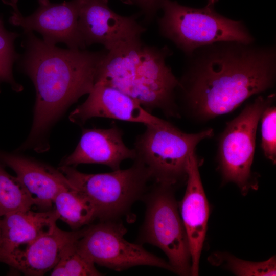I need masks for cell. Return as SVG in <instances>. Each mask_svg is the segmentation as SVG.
<instances>
[{"label": "cell", "instance_id": "6", "mask_svg": "<svg viewBox=\"0 0 276 276\" xmlns=\"http://www.w3.org/2000/svg\"><path fill=\"white\" fill-rule=\"evenodd\" d=\"M146 127L134 144L136 158L147 166L156 183L171 186L187 179L190 154L201 141L214 135L212 129L186 133L164 120Z\"/></svg>", "mask_w": 276, "mask_h": 276}, {"label": "cell", "instance_id": "18", "mask_svg": "<svg viewBox=\"0 0 276 276\" xmlns=\"http://www.w3.org/2000/svg\"><path fill=\"white\" fill-rule=\"evenodd\" d=\"M53 205L58 219L73 230L79 229L96 218L95 208L91 201L75 188L60 192L55 197Z\"/></svg>", "mask_w": 276, "mask_h": 276}, {"label": "cell", "instance_id": "9", "mask_svg": "<svg viewBox=\"0 0 276 276\" xmlns=\"http://www.w3.org/2000/svg\"><path fill=\"white\" fill-rule=\"evenodd\" d=\"M126 229L116 221H101L87 226L77 241L80 249L94 263L116 271L147 265L173 272L171 265L147 251L141 244L126 240Z\"/></svg>", "mask_w": 276, "mask_h": 276}, {"label": "cell", "instance_id": "14", "mask_svg": "<svg viewBox=\"0 0 276 276\" xmlns=\"http://www.w3.org/2000/svg\"><path fill=\"white\" fill-rule=\"evenodd\" d=\"M123 134L116 125L107 129H83L75 149L62 159L61 166L96 164L107 166L112 170L120 169L123 161L136 157L134 149L125 144Z\"/></svg>", "mask_w": 276, "mask_h": 276}, {"label": "cell", "instance_id": "12", "mask_svg": "<svg viewBox=\"0 0 276 276\" xmlns=\"http://www.w3.org/2000/svg\"><path fill=\"white\" fill-rule=\"evenodd\" d=\"M93 118H105L145 126L163 121L147 111L136 100L123 92L100 82L95 84L86 100L69 115L70 121L82 125Z\"/></svg>", "mask_w": 276, "mask_h": 276}, {"label": "cell", "instance_id": "7", "mask_svg": "<svg viewBox=\"0 0 276 276\" xmlns=\"http://www.w3.org/2000/svg\"><path fill=\"white\" fill-rule=\"evenodd\" d=\"M173 186L156 183L144 199L146 210L139 238L167 255L173 272L191 274V255L187 233L178 212Z\"/></svg>", "mask_w": 276, "mask_h": 276}, {"label": "cell", "instance_id": "19", "mask_svg": "<svg viewBox=\"0 0 276 276\" xmlns=\"http://www.w3.org/2000/svg\"><path fill=\"white\" fill-rule=\"evenodd\" d=\"M0 160V217L35 205L30 193L17 176L9 174Z\"/></svg>", "mask_w": 276, "mask_h": 276}, {"label": "cell", "instance_id": "11", "mask_svg": "<svg viewBox=\"0 0 276 276\" xmlns=\"http://www.w3.org/2000/svg\"><path fill=\"white\" fill-rule=\"evenodd\" d=\"M78 27L86 46L99 43L109 51L141 37L146 28L137 16H124L112 10L102 0H78Z\"/></svg>", "mask_w": 276, "mask_h": 276}, {"label": "cell", "instance_id": "13", "mask_svg": "<svg viewBox=\"0 0 276 276\" xmlns=\"http://www.w3.org/2000/svg\"><path fill=\"white\" fill-rule=\"evenodd\" d=\"M186 179V190L181 203V218L189 242L191 259V274L198 275L209 208L199 172V162L195 150L188 157Z\"/></svg>", "mask_w": 276, "mask_h": 276}, {"label": "cell", "instance_id": "4", "mask_svg": "<svg viewBox=\"0 0 276 276\" xmlns=\"http://www.w3.org/2000/svg\"><path fill=\"white\" fill-rule=\"evenodd\" d=\"M218 0H208L205 7L194 8L176 1L164 0L159 32L188 55L200 48L221 42L252 44L254 39L244 24L218 14Z\"/></svg>", "mask_w": 276, "mask_h": 276}, {"label": "cell", "instance_id": "10", "mask_svg": "<svg viewBox=\"0 0 276 276\" xmlns=\"http://www.w3.org/2000/svg\"><path fill=\"white\" fill-rule=\"evenodd\" d=\"M13 11L9 22L21 27L25 33H39L48 44L65 43L69 49H85L86 45L78 27V0L54 4L49 0H38L39 7L31 15L22 16L17 0H3Z\"/></svg>", "mask_w": 276, "mask_h": 276}, {"label": "cell", "instance_id": "2", "mask_svg": "<svg viewBox=\"0 0 276 276\" xmlns=\"http://www.w3.org/2000/svg\"><path fill=\"white\" fill-rule=\"evenodd\" d=\"M25 34V52L19 67L32 81L36 99L30 132L16 151L43 153L50 149L53 126L72 104L92 91L106 50L63 49L47 43L32 32Z\"/></svg>", "mask_w": 276, "mask_h": 276}, {"label": "cell", "instance_id": "26", "mask_svg": "<svg viewBox=\"0 0 276 276\" xmlns=\"http://www.w3.org/2000/svg\"><path fill=\"white\" fill-rule=\"evenodd\" d=\"M102 1H103V2H104L106 3H108V0H102Z\"/></svg>", "mask_w": 276, "mask_h": 276}, {"label": "cell", "instance_id": "17", "mask_svg": "<svg viewBox=\"0 0 276 276\" xmlns=\"http://www.w3.org/2000/svg\"><path fill=\"white\" fill-rule=\"evenodd\" d=\"M0 262L22 245L32 242L56 226L58 216L53 209L34 212L30 209L10 213L2 217Z\"/></svg>", "mask_w": 276, "mask_h": 276}, {"label": "cell", "instance_id": "15", "mask_svg": "<svg viewBox=\"0 0 276 276\" xmlns=\"http://www.w3.org/2000/svg\"><path fill=\"white\" fill-rule=\"evenodd\" d=\"M0 160L15 172L35 205L46 210L60 192L74 188L58 169L31 157L0 150Z\"/></svg>", "mask_w": 276, "mask_h": 276}, {"label": "cell", "instance_id": "8", "mask_svg": "<svg viewBox=\"0 0 276 276\" xmlns=\"http://www.w3.org/2000/svg\"><path fill=\"white\" fill-rule=\"evenodd\" d=\"M274 98L273 94L258 97L226 124L219 139L217 156L223 179L235 183L243 195L257 187L251 172L257 129L262 112Z\"/></svg>", "mask_w": 276, "mask_h": 276}, {"label": "cell", "instance_id": "22", "mask_svg": "<svg viewBox=\"0 0 276 276\" xmlns=\"http://www.w3.org/2000/svg\"><path fill=\"white\" fill-rule=\"evenodd\" d=\"M218 256L222 259V261H225V266L237 275H275V257L262 262H252L228 254H219Z\"/></svg>", "mask_w": 276, "mask_h": 276}, {"label": "cell", "instance_id": "24", "mask_svg": "<svg viewBox=\"0 0 276 276\" xmlns=\"http://www.w3.org/2000/svg\"><path fill=\"white\" fill-rule=\"evenodd\" d=\"M123 3L139 7L144 15L145 24L150 23L157 11L162 8L164 0H120Z\"/></svg>", "mask_w": 276, "mask_h": 276}, {"label": "cell", "instance_id": "21", "mask_svg": "<svg viewBox=\"0 0 276 276\" xmlns=\"http://www.w3.org/2000/svg\"><path fill=\"white\" fill-rule=\"evenodd\" d=\"M19 36L17 33L6 29L3 16L0 15V85L8 83L16 92L23 90V86L15 80L12 71L14 63L20 57L14 47V41Z\"/></svg>", "mask_w": 276, "mask_h": 276}, {"label": "cell", "instance_id": "16", "mask_svg": "<svg viewBox=\"0 0 276 276\" xmlns=\"http://www.w3.org/2000/svg\"><path fill=\"white\" fill-rule=\"evenodd\" d=\"M86 227L67 232L57 226L7 257L3 262L27 275H42L52 270L58 262L65 248L79 240Z\"/></svg>", "mask_w": 276, "mask_h": 276}, {"label": "cell", "instance_id": "25", "mask_svg": "<svg viewBox=\"0 0 276 276\" xmlns=\"http://www.w3.org/2000/svg\"><path fill=\"white\" fill-rule=\"evenodd\" d=\"M2 219H1V217H0V244H1V239H2Z\"/></svg>", "mask_w": 276, "mask_h": 276}, {"label": "cell", "instance_id": "3", "mask_svg": "<svg viewBox=\"0 0 276 276\" xmlns=\"http://www.w3.org/2000/svg\"><path fill=\"white\" fill-rule=\"evenodd\" d=\"M167 47L143 42L141 37L107 51L97 71L100 82L127 95L148 112L160 110L167 117H180L176 102L179 81L166 63Z\"/></svg>", "mask_w": 276, "mask_h": 276}, {"label": "cell", "instance_id": "23", "mask_svg": "<svg viewBox=\"0 0 276 276\" xmlns=\"http://www.w3.org/2000/svg\"><path fill=\"white\" fill-rule=\"evenodd\" d=\"M261 120V147L265 156L276 162V108L272 104L263 111Z\"/></svg>", "mask_w": 276, "mask_h": 276}, {"label": "cell", "instance_id": "5", "mask_svg": "<svg viewBox=\"0 0 276 276\" xmlns=\"http://www.w3.org/2000/svg\"><path fill=\"white\" fill-rule=\"evenodd\" d=\"M58 169L91 201L101 221H116L125 214L144 196L151 178L147 166L137 158L130 168L108 173L87 174L68 166Z\"/></svg>", "mask_w": 276, "mask_h": 276}, {"label": "cell", "instance_id": "1", "mask_svg": "<svg viewBox=\"0 0 276 276\" xmlns=\"http://www.w3.org/2000/svg\"><path fill=\"white\" fill-rule=\"evenodd\" d=\"M221 42L195 50L179 81L186 110L204 121L234 110L251 96L273 87V47Z\"/></svg>", "mask_w": 276, "mask_h": 276}, {"label": "cell", "instance_id": "20", "mask_svg": "<svg viewBox=\"0 0 276 276\" xmlns=\"http://www.w3.org/2000/svg\"><path fill=\"white\" fill-rule=\"evenodd\" d=\"M77 241L70 244L65 248L58 262L52 269L51 275H102L96 268L95 263L80 249Z\"/></svg>", "mask_w": 276, "mask_h": 276}]
</instances>
